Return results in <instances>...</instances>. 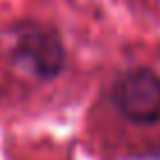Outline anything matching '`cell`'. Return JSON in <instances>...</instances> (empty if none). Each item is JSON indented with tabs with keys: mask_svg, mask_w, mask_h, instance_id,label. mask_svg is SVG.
<instances>
[{
	"mask_svg": "<svg viewBox=\"0 0 160 160\" xmlns=\"http://www.w3.org/2000/svg\"><path fill=\"white\" fill-rule=\"evenodd\" d=\"M107 125L128 142H160V65L139 60L121 68L102 98Z\"/></svg>",
	"mask_w": 160,
	"mask_h": 160,
	"instance_id": "cell-1",
	"label": "cell"
},
{
	"mask_svg": "<svg viewBox=\"0 0 160 160\" xmlns=\"http://www.w3.org/2000/svg\"><path fill=\"white\" fill-rule=\"evenodd\" d=\"M0 68L19 88H44L65 70V49L58 35L42 26H21L0 47Z\"/></svg>",
	"mask_w": 160,
	"mask_h": 160,
	"instance_id": "cell-2",
	"label": "cell"
}]
</instances>
